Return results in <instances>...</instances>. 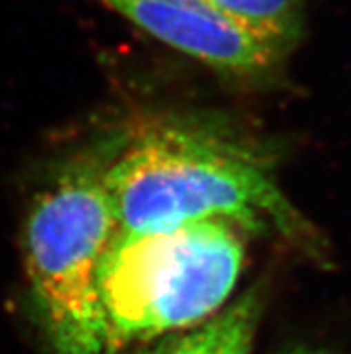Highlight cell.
Instances as JSON below:
<instances>
[{
  "label": "cell",
  "instance_id": "6da1fadb",
  "mask_svg": "<svg viewBox=\"0 0 351 354\" xmlns=\"http://www.w3.org/2000/svg\"><path fill=\"white\" fill-rule=\"evenodd\" d=\"M106 182L122 230L223 220L314 257L325 250L262 153L219 130L172 122L124 137Z\"/></svg>",
  "mask_w": 351,
  "mask_h": 354
},
{
  "label": "cell",
  "instance_id": "7a4b0ae2",
  "mask_svg": "<svg viewBox=\"0 0 351 354\" xmlns=\"http://www.w3.org/2000/svg\"><path fill=\"white\" fill-rule=\"evenodd\" d=\"M124 137L63 162L27 212L23 261L50 354H108L99 277L120 225L106 173Z\"/></svg>",
  "mask_w": 351,
  "mask_h": 354
},
{
  "label": "cell",
  "instance_id": "3957f363",
  "mask_svg": "<svg viewBox=\"0 0 351 354\" xmlns=\"http://www.w3.org/2000/svg\"><path fill=\"white\" fill-rule=\"evenodd\" d=\"M245 236L223 220L119 229L99 277L108 354L151 346L223 311L242 274Z\"/></svg>",
  "mask_w": 351,
  "mask_h": 354
},
{
  "label": "cell",
  "instance_id": "277c9868",
  "mask_svg": "<svg viewBox=\"0 0 351 354\" xmlns=\"http://www.w3.org/2000/svg\"><path fill=\"white\" fill-rule=\"evenodd\" d=\"M172 49L237 77L274 71L281 56L232 24L206 0H97Z\"/></svg>",
  "mask_w": 351,
  "mask_h": 354
},
{
  "label": "cell",
  "instance_id": "5b68a950",
  "mask_svg": "<svg viewBox=\"0 0 351 354\" xmlns=\"http://www.w3.org/2000/svg\"><path fill=\"white\" fill-rule=\"evenodd\" d=\"M262 304L260 288H253L206 322L161 338L137 354H249Z\"/></svg>",
  "mask_w": 351,
  "mask_h": 354
},
{
  "label": "cell",
  "instance_id": "8992f818",
  "mask_svg": "<svg viewBox=\"0 0 351 354\" xmlns=\"http://www.w3.org/2000/svg\"><path fill=\"white\" fill-rule=\"evenodd\" d=\"M219 13L254 40L289 54L299 40L307 0H206Z\"/></svg>",
  "mask_w": 351,
  "mask_h": 354
},
{
  "label": "cell",
  "instance_id": "52a82bcc",
  "mask_svg": "<svg viewBox=\"0 0 351 354\" xmlns=\"http://www.w3.org/2000/svg\"><path fill=\"white\" fill-rule=\"evenodd\" d=\"M287 354H325V353H321V351H314V349H294Z\"/></svg>",
  "mask_w": 351,
  "mask_h": 354
}]
</instances>
